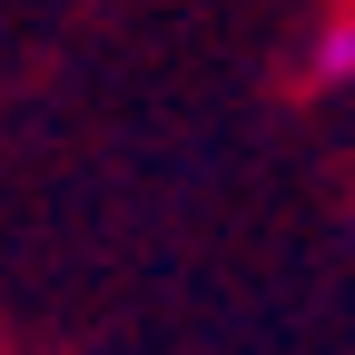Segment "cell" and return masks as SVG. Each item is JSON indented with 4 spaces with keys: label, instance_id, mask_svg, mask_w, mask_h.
I'll return each mask as SVG.
<instances>
[{
    "label": "cell",
    "instance_id": "obj_1",
    "mask_svg": "<svg viewBox=\"0 0 355 355\" xmlns=\"http://www.w3.org/2000/svg\"><path fill=\"white\" fill-rule=\"evenodd\" d=\"M306 79H316V89H326V79H355V10H336V20H326L316 60H306Z\"/></svg>",
    "mask_w": 355,
    "mask_h": 355
}]
</instances>
